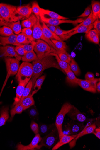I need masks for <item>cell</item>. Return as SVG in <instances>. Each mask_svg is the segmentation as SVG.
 <instances>
[{
    "label": "cell",
    "instance_id": "37",
    "mask_svg": "<svg viewBox=\"0 0 100 150\" xmlns=\"http://www.w3.org/2000/svg\"><path fill=\"white\" fill-rule=\"evenodd\" d=\"M24 110V108L21 105L14 106L10 111L11 117L9 121H11L16 114H20Z\"/></svg>",
    "mask_w": 100,
    "mask_h": 150
},
{
    "label": "cell",
    "instance_id": "12",
    "mask_svg": "<svg viewBox=\"0 0 100 150\" xmlns=\"http://www.w3.org/2000/svg\"><path fill=\"white\" fill-rule=\"evenodd\" d=\"M96 128V126L95 124H90V122L88 123L83 130L77 134L76 138L69 142L70 149H72L75 146L76 142L79 139L85 135L93 133Z\"/></svg>",
    "mask_w": 100,
    "mask_h": 150
},
{
    "label": "cell",
    "instance_id": "3",
    "mask_svg": "<svg viewBox=\"0 0 100 150\" xmlns=\"http://www.w3.org/2000/svg\"><path fill=\"white\" fill-rule=\"evenodd\" d=\"M73 106V105L69 103H65L62 106L58 115L57 116L55 125L59 133V140L64 135L62 125L64 117Z\"/></svg>",
    "mask_w": 100,
    "mask_h": 150
},
{
    "label": "cell",
    "instance_id": "54",
    "mask_svg": "<svg viewBox=\"0 0 100 150\" xmlns=\"http://www.w3.org/2000/svg\"><path fill=\"white\" fill-rule=\"evenodd\" d=\"M46 25L51 31L54 33H55L56 30V26L49 24H47Z\"/></svg>",
    "mask_w": 100,
    "mask_h": 150
},
{
    "label": "cell",
    "instance_id": "30",
    "mask_svg": "<svg viewBox=\"0 0 100 150\" xmlns=\"http://www.w3.org/2000/svg\"><path fill=\"white\" fill-rule=\"evenodd\" d=\"M52 42L53 43L55 47L59 51L62 53L65 54L69 56V54L66 52L67 46L65 42L62 41L53 39H51Z\"/></svg>",
    "mask_w": 100,
    "mask_h": 150
},
{
    "label": "cell",
    "instance_id": "24",
    "mask_svg": "<svg viewBox=\"0 0 100 150\" xmlns=\"http://www.w3.org/2000/svg\"><path fill=\"white\" fill-rule=\"evenodd\" d=\"M40 14L43 16L47 15L50 16V18L53 19L63 20H67L69 19L68 18L62 16L54 12L42 8H40Z\"/></svg>",
    "mask_w": 100,
    "mask_h": 150
},
{
    "label": "cell",
    "instance_id": "49",
    "mask_svg": "<svg viewBox=\"0 0 100 150\" xmlns=\"http://www.w3.org/2000/svg\"><path fill=\"white\" fill-rule=\"evenodd\" d=\"M15 50L18 55L21 57L23 56L26 52L23 48L20 47L16 46Z\"/></svg>",
    "mask_w": 100,
    "mask_h": 150
},
{
    "label": "cell",
    "instance_id": "46",
    "mask_svg": "<svg viewBox=\"0 0 100 150\" xmlns=\"http://www.w3.org/2000/svg\"><path fill=\"white\" fill-rule=\"evenodd\" d=\"M91 7L90 6H89L86 8L84 12L78 17L80 18H84L89 16L91 14Z\"/></svg>",
    "mask_w": 100,
    "mask_h": 150
},
{
    "label": "cell",
    "instance_id": "5",
    "mask_svg": "<svg viewBox=\"0 0 100 150\" xmlns=\"http://www.w3.org/2000/svg\"><path fill=\"white\" fill-rule=\"evenodd\" d=\"M59 139V134L57 129L55 127L49 134L46 135L42 139L39 144L42 147H53L57 143Z\"/></svg>",
    "mask_w": 100,
    "mask_h": 150
},
{
    "label": "cell",
    "instance_id": "34",
    "mask_svg": "<svg viewBox=\"0 0 100 150\" xmlns=\"http://www.w3.org/2000/svg\"><path fill=\"white\" fill-rule=\"evenodd\" d=\"M33 87V81L31 79L28 82L26 86L20 101L15 106L18 105H20L22 101L29 95Z\"/></svg>",
    "mask_w": 100,
    "mask_h": 150
},
{
    "label": "cell",
    "instance_id": "26",
    "mask_svg": "<svg viewBox=\"0 0 100 150\" xmlns=\"http://www.w3.org/2000/svg\"><path fill=\"white\" fill-rule=\"evenodd\" d=\"M65 73L67 75L66 81L68 83L73 86L78 85L79 79L76 77L74 74L71 69Z\"/></svg>",
    "mask_w": 100,
    "mask_h": 150
},
{
    "label": "cell",
    "instance_id": "40",
    "mask_svg": "<svg viewBox=\"0 0 100 150\" xmlns=\"http://www.w3.org/2000/svg\"><path fill=\"white\" fill-rule=\"evenodd\" d=\"M13 34V31L9 27L6 26L0 27V36L7 37Z\"/></svg>",
    "mask_w": 100,
    "mask_h": 150
},
{
    "label": "cell",
    "instance_id": "39",
    "mask_svg": "<svg viewBox=\"0 0 100 150\" xmlns=\"http://www.w3.org/2000/svg\"><path fill=\"white\" fill-rule=\"evenodd\" d=\"M29 44H21L17 43L14 44L13 45L23 48L26 52L34 51L35 47L36 44V42L33 41L31 43L30 45Z\"/></svg>",
    "mask_w": 100,
    "mask_h": 150
},
{
    "label": "cell",
    "instance_id": "48",
    "mask_svg": "<svg viewBox=\"0 0 100 150\" xmlns=\"http://www.w3.org/2000/svg\"><path fill=\"white\" fill-rule=\"evenodd\" d=\"M30 127L32 131L35 134L39 133V126L34 121H32Z\"/></svg>",
    "mask_w": 100,
    "mask_h": 150
},
{
    "label": "cell",
    "instance_id": "45",
    "mask_svg": "<svg viewBox=\"0 0 100 150\" xmlns=\"http://www.w3.org/2000/svg\"><path fill=\"white\" fill-rule=\"evenodd\" d=\"M56 30L55 33L59 37L70 33V30L68 31L64 30H62L60 27L56 26Z\"/></svg>",
    "mask_w": 100,
    "mask_h": 150
},
{
    "label": "cell",
    "instance_id": "56",
    "mask_svg": "<svg viewBox=\"0 0 100 150\" xmlns=\"http://www.w3.org/2000/svg\"><path fill=\"white\" fill-rule=\"evenodd\" d=\"M0 20H1V21H4L3 19L1 18V15H0Z\"/></svg>",
    "mask_w": 100,
    "mask_h": 150
},
{
    "label": "cell",
    "instance_id": "32",
    "mask_svg": "<svg viewBox=\"0 0 100 150\" xmlns=\"http://www.w3.org/2000/svg\"><path fill=\"white\" fill-rule=\"evenodd\" d=\"M34 41L33 38L28 37L24 34L21 33L18 34L17 36V43L21 44H30Z\"/></svg>",
    "mask_w": 100,
    "mask_h": 150
},
{
    "label": "cell",
    "instance_id": "38",
    "mask_svg": "<svg viewBox=\"0 0 100 150\" xmlns=\"http://www.w3.org/2000/svg\"><path fill=\"white\" fill-rule=\"evenodd\" d=\"M71 61L70 64L71 69L75 75L78 76L81 73L79 67L74 59L72 57H71Z\"/></svg>",
    "mask_w": 100,
    "mask_h": 150
},
{
    "label": "cell",
    "instance_id": "36",
    "mask_svg": "<svg viewBox=\"0 0 100 150\" xmlns=\"http://www.w3.org/2000/svg\"><path fill=\"white\" fill-rule=\"evenodd\" d=\"M37 58L36 54L34 51L27 52L22 58V60L24 62H29L34 61Z\"/></svg>",
    "mask_w": 100,
    "mask_h": 150
},
{
    "label": "cell",
    "instance_id": "15",
    "mask_svg": "<svg viewBox=\"0 0 100 150\" xmlns=\"http://www.w3.org/2000/svg\"><path fill=\"white\" fill-rule=\"evenodd\" d=\"M15 49V47L12 46L0 47V55L6 57H15L19 61L22 57L18 55Z\"/></svg>",
    "mask_w": 100,
    "mask_h": 150
},
{
    "label": "cell",
    "instance_id": "50",
    "mask_svg": "<svg viewBox=\"0 0 100 150\" xmlns=\"http://www.w3.org/2000/svg\"><path fill=\"white\" fill-rule=\"evenodd\" d=\"M98 33L99 35H100V21L98 19H96L94 23V28Z\"/></svg>",
    "mask_w": 100,
    "mask_h": 150
},
{
    "label": "cell",
    "instance_id": "19",
    "mask_svg": "<svg viewBox=\"0 0 100 150\" xmlns=\"http://www.w3.org/2000/svg\"><path fill=\"white\" fill-rule=\"evenodd\" d=\"M6 26L9 27L16 35L19 34L22 31V26L20 22L19 21L16 22L8 23L4 21H1L0 26Z\"/></svg>",
    "mask_w": 100,
    "mask_h": 150
},
{
    "label": "cell",
    "instance_id": "29",
    "mask_svg": "<svg viewBox=\"0 0 100 150\" xmlns=\"http://www.w3.org/2000/svg\"><path fill=\"white\" fill-rule=\"evenodd\" d=\"M54 125L41 124L39 126V134L40 135H46L55 128Z\"/></svg>",
    "mask_w": 100,
    "mask_h": 150
},
{
    "label": "cell",
    "instance_id": "28",
    "mask_svg": "<svg viewBox=\"0 0 100 150\" xmlns=\"http://www.w3.org/2000/svg\"><path fill=\"white\" fill-rule=\"evenodd\" d=\"M94 18L96 20L100 18V3L98 1H92L91 4Z\"/></svg>",
    "mask_w": 100,
    "mask_h": 150
},
{
    "label": "cell",
    "instance_id": "11",
    "mask_svg": "<svg viewBox=\"0 0 100 150\" xmlns=\"http://www.w3.org/2000/svg\"><path fill=\"white\" fill-rule=\"evenodd\" d=\"M99 80V78H95L92 80L79 79L78 85L85 91L96 93L97 92V83Z\"/></svg>",
    "mask_w": 100,
    "mask_h": 150
},
{
    "label": "cell",
    "instance_id": "31",
    "mask_svg": "<svg viewBox=\"0 0 100 150\" xmlns=\"http://www.w3.org/2000/svg\"><path fill=\"white\" fill-rule=\"evenodd\" d=\"M96 20H95L93 17L92 12V11H91V14L87 19H85L80 24L74 27V28L70 30V33L76 30L79 27L82 26H89L93 23Z\"/></svg>",
    "mask_w": 100,
    "mask_h": 150
},
{
    "label": "cell",
    "instance_id": "10",
    "mask_svg": "<svg viewBox=\"0 0 100 150\" xmlns=\"http://www.w3.org/2000/svg\"><path fill=\"white\" fill-rule=\"evenodd\" d=\"M7 75L9 77L16 75L19 68V61L16 58L6 57L5 58Z\"/></svg>",
    "mask_w": 100,
    "mask_h": 150
},
{
    "label": "cell",
    "instance_id": "21",
    "mask_svg": "<svg viewBox=\"0 0 100 150\" xmlns=\"http://www.w3.org/2000/svg\"><path fill=\"white\" fill-rule=\"evenodd\" d=\"M42 23V30L43 34L47 38L49 39H53L62 41L59 36L51 31L48 28L46 23L41 20Z\"/></svg>",
    "mask_w": 100,
    "mask_h": 150
},
{
    "label": "cell",
    "instance_id": "44",
    "mask_svg": "<svg viewBox=\"0 0 100 150\" xmlns=\"http://www.w3.org/2000/svg\"><path fill=\"white\" fill-rule=\"evenodd\" d=\"M99 35L97 31L95 30H89L87 33L85 34V37L91 42L92 38L95 36Z\"/></svg>",
    "mask_w": 100,
    "mask_h": 150
},
{
    "label": "cell",
    "instance_id": "25",
    "mask_svg": "<svg viewBox=\"0 0 100 150\" xmlns=\"http://www.w3.org/2000/svg\"><path fill=\"white\" fill-rule=\"evenodd\" d=\"M9 108L3 107L0 111V127L5 125L6 122L9 118Z\"/></svg>",
    "mask_w": 100,
    "mask_h": 150
},
{
    "label": "cell",
    "instance_id": "27",
    "mask_svg": "<svg viewBox=\"0 0 100 150\" xmlns=\"http://www.w3.org/2000/svg\"><path fill=\"white\" fill-rule=\"evenodd\" d=\"M49 54L55 57L56 60L57 62L60 67L62 70L64 71L65 73L71 69V68L69 64L66 62L61 60L59 58L57 54L53 52H51Z\"/></svg>",
    "mask_w": 100,
    "mask_h": 150
},
{
    "label": "cell",
    "instance_id": "8",
    "mask_svg": "<svg viewBox=\"0 0 100 150\" xmlns=\"http://www.w3.org/2000/svg\"><path fill=\"white\" fill-rule=\"evenodd\" d=\"M40 17L41 21L44 22L45 23L55 26L63 23H72L74 25H77L79 23H81L85 19L84 18H79L75 20L55 19L47 18L44 16L40 14Z\"/></svg>",
    "mask_w": 100,
    "mask_h": 150
},
{
    "label": "cell",
    "instance_id": "7",
    "mask_svg": "<svg viewBox=\"0 0 100 150\" xmlns=\"http://www.w3.org/2000/svg\"><path fill=\"white\" fill-rule=\"evenodd\" d=\"M34 50L37 58H39L45 57L52 52L51 48L48 44L40 39L37 40Z\"/></svg>",
    "mask_w": 100,
    "mask_h": 150
},
{
    "label": "cell",
    "instance_id": "22",
    "mask_svg": "<svg viewBox=\"0 0 100 150\" xmlns=\"http://www.w3.org/2000/svg\"><path fill=\"white\" fill-rule=\"evenodd\" d=\"M17 35L15 34L7 37L0 36V45L4 46L7 45H14L17 43Z\"/></svg>",
    "mask_w": 100,
    "mask_h": 150
},
{
    "label": "cell",
    "instance_id": "16",
    "mask_svg": "<svg viewBox=\"0 0 100 150\" xmlns=\"http://www.w3.org/2000/svg\"><path fill=\"white\" fill-rule=\"evenodd\" d=\"M70 118L73 120L80 122H88L89 119L78 110V109L73 106L67 114Z\"/></svg>",
    "mask_w": 100,
    "mask_h": 150
},
{
    "label": "cell",
    "instance_id": "4",
    "mask_svg": "<svg viewBox=\"0 0 100 150\" xmlns=\"http://www.w3.org/2000/svg\"><path fill=\"white\" fill-rule=\"evenodd\" d=\"M32 30L33 38L34 41L35 40L41 39L48 44L51 48H53L59 52H60L52 42L51 40L46 37L43 34L42 27L40 23V18H37V22L33 26Z\"/></svg>",
    "mask_w": 100,
    "mask_h": 150
},
{
    "label": "cell",
    "instance_id": "1",
    "mask_svg": "<svg viewBox=\"0 0 100 150\" xmlns=\"http://www.w3.org/2000/svg\"><path fill=\"white\" fill-rule=\"evenodd\" d=\"M32 64L33 73L31 79L33 81V87L37 79L39 78L45 70L52 67L62 70L53 56L49 54L42 58H37L33 61Z\"/></svg>",
    "mask_w": 100,
    "mask_h": 150
},
{
    "label": "cell",
    "instance_id": "17",
    "mask_svg": "<svg viewBox=\"0 0 100 150\" xmlns=\"http://www.w3.org/2000/svg\"><path fill=\"white\" fill-rule=\"evenodd\" d=\"M93 28L94 23L88 26H82L79 27L76 30L59 37L62 41H63L68 39L71 36L76 34L81 33H85L86 34Z\"/></svg>",
    "mask_w": 100,
    "mask_h": 150
},
{
    "label": "cell",
    "instance_id": "57",
    "mask_svg": "<svg viewBox=\"0 0 100 150\" xmlns=\"http://www.w3.org/2000/svg\"><path fill=\"white\" fill-rule=\"evenodd\" d=\"M1 20H0V24H1Z\"/></svg>",
    "mask_w": 100,
    "mask_h": 150
},
{
    "label": "cell",
    "instance_id": "55",
    "mask_svg": "<svg viewBox=\"0 0 100 150\" xmlns=\"http://www.w3.org/2000/svg\"><path fill=\"white\" fill-rule=\"evenodd\" d=\"M97 90L98 92H100V82L99 81L97 84Z\"/></svg>",
    "mask_w": 100,
    "mask_h": 150
},
{
    "label": "cell",
    "instance_id": "41",
    "mask_svg": "<svg viewBox=\"0 0 100 150\" xmlns=\"http://www.w3.org/2000/svg\"><path fill=\"white\" fill-rule=\"evenodd\" d=\"M32 13H34L37 18H40V8L36 1L33 2L31 7Z\"/></svg>",
    "mask_w": 100,
    "mask_h": 150
},
{
    "label": "cell",
    "instance_id": "14",
    "mask_svg": "<svg viewBox=\"0 0 100 150\" xmlns=\"http://www.w3.org/2000/svg\"><path fill=\"white\" fill-rule=\"evenodd\" d=\"M31 79V78H26L25 79L21 80L19 82V85L16 90V96L14 99L13 107L17 105L20 101L25 88Z\"/></svg>",
    "mask_w": 100,
    "mask_h": 150
},
{
    "label": "cell",
    "instance_id": "33",
    "mask_svg": "<svg viewBox=\"0 0 100 150\" xmlns=\"http://www.w3.org/2000/svg\"><path fill=\"white\" fill-rule=\"evenodd\" d=\"M35 104V101L33 95L31 94L24 99L20 104L24 108V110H26Z\"/></svg>",
    "mask_w": 100,
    "mask_h": 150
},
{
    "label": "cell",
    "instance_id": "6",
    "mask_svg": "<svg viewBox=\"0 0 100 150\" xmlns=\"http://www.w3.org/2000/svg\"><path fill=\"white\" fill-rule=\"evenodd\" d=\"M33 73V64L23 62L19 67L16 78L19 82L21 80L26 78H31Z\"/></svg>",
    "mask_w": 100,
    "mask_h": 150
},
{
    "label": "cell",
    "instance_id": "20",
    "mask_svg": "<svg viewBox=\"0 0 100 150\" xmlns=\"http://www.w3.org/2000/svg\"><path fill=\"white\" fill-rule=\"evenodd\" d=\"M77 136V134L73 135H68L65 134L59 140L55 145L52 148V150H56L63 145L69 143L73 140Z\"/></svg>",
    "mask_w": 100,
    "mask_h": 150
},
{
    "label": "cell",
    "instance_id": "52",
    "mask_svg": "<svg viewBox=\"0 0 100 150\" xmlns=\"http://www.w3.org/2000/svg\"><path fill=\"white\" fill-rule=\"evenodd\" d=\"M99 35H97L94 36L92 39L91 42L97 44L99 43Z\"/></svg>",
    "mask_w": 100,
    "mask_h": 150
},
{
    "label": "cell",
    "instance_id": "51",
    "mask_svg": "<svg viewBox=\"0 0 100 150\" xmlns=\"http://www.w3.org/2000/svg\"><path fill=\"white\" fill-rule=\"evenodd\" d=\"M85 79L90 80H92L94 79V75L92 73L88 72L85 75Z\"/></svg>",
    "mask_w": 100,
    "mask_h": 150
},
{
    "label": "cell",
    "instance_id": "43",
    "mask_svg": "<svg viewBox=\"0 0 100 150\" xmlns=\"http://www.w3.org/2000/svg\"><path fill=\"white\" fill-rule=\"evenodd\" d=\"M59 58L62 61L66 62L70 64L71 61V57L67 55V54L62 53H59L58 54Z\"/></svg>",
    "mask_w": 100,
    "mask_h": 150
},
{
    "label": "cell",
    "instance_id": "23",
    "mask_svg": "<svg viewBox=\"0 0 100 150\" xmlns=\"http://www.w3.org/2000/svg\"><path fill=\"white\" fill-rule=\"evenodd\" d=\"M37 20L36 16L33 13H32L29 18L22 21L21 26L24 28H31L36 23Z\"/></svg>",
    "mask_w": 100,
    "mask_h": 150
},
{
    "label": "cell",
    "instance_id": "2",
    "mask_svg": "<svg viewBox=\"0 0 100 150\" xmlns=\"http://www.w3.org/2000/svg\"><path fill=\"white\" fill-rule=\"evenodd\" d=\"M0 15L6 22H16L20 19L16 6L4 3L0 4Z\"/></svg>",
    "mask_w": 100,
    "mask_h": 150
},
{
    "label": "cell",
    "instance_id": "42",
    "mask_svg": "<svg viewBox=\"0 0 100 150\" xmlns=\"http://www.w3.org/2000/svg\"><path fill=\"white\" fill-rule=\"evenodd\" d=\"M28 115L33 120H38L39 118V114L36 108L35 107L31 108L28 111Z\"/></svg>",
    "mask_w": 100,
    "mask_h": 150
},
{
    "label": "cell",
    "instance_id": "35",
    "mask_svg": "<svg viewBox=\"0 0 100 150\" xmlns=\"http://www.w3.org/2000/svg\"><path fill=\"white\" fill-rule=\"evenodd\" d=\"M46 77V75H43L38 78L36 80L33 87L34 90L33 91L31 94L33 96L34 94L36 93L38 91L41 89V86Z\"/></svg>",
    "mask_w": 100,
    "mask_h": 150
},
{
    "label": "cell",
    "instance_id": "53",
    "mask_svg": "<svg viewBox=\"0 0 100 150\" xmlns=\"http://www.w3.org/2000/svg\"><path fill=\"white\" fill-rule=\"evenodd\" d=\"M96 137L100 139V128L96 129L93 132Z\"/></svg>",
    "mask_w": 100,
    "mask_h": 150
},
{
    "label": "cell",
    "instance_id": "18",
    "mask_svg": "<svg viewBox=\"0 0 100 150\" xmlns=\"http://www.w3.org/2000/svg\"><path fill=\"white\" fill-rule=\"evenodd\" d=\"M17 11L20 17V20L26 19L29 18L32 13L31 6L30 4L17 7Z\"/></svg>",
    "mask_w": 100,
    "mask_h": 150
},
{
    "label": "cell",
    "instance_id": "13",
    "mask_svg": "<svg viewBox=\"0 0 100 150\" xmlns=\"http://www.w3.org/2000/svg\"><path fill=\"white\" fill-rule=\"evenodd\" d=\"M42 139L40 134H36L33 139L29 145L25 146L21 143L17 146V149L18 150H33L40 149L42 147L38 144Z\"/></svg>",
    "mask_w": 100,
    "mask_h": 150
},
{
    "label": "cell",
    "instance_id": "9",
    "mask_svg": "<svg viewBox=\"0 0 100 150\" xmlns=\"http://www.w3.org/2000/svg\"><path fill=\"white\" fill-rule=\"evenodd\" d=\"M85 126L82 122H77L75 120H71L64 128L68 135H73L77 134L82 131Z\"/></svg>",
    "mask_w": 100,
    "mask_h": 150
},
{
    "label": "cell",
    "instance_id": "47",
    "mask_svg": "<svg viewBox=\"0 0 100 150\" xmlns=\"http://www.w3.org/2000/svg\"><path fill=\"white\" fill-rule=\"evenodd\" d=\"M21 32L22 33L33 39V30L31 28H24L22 30Z\"/></svg>",
    "mask_w": 100,
    "mask_h": 150
}]
</instances>
